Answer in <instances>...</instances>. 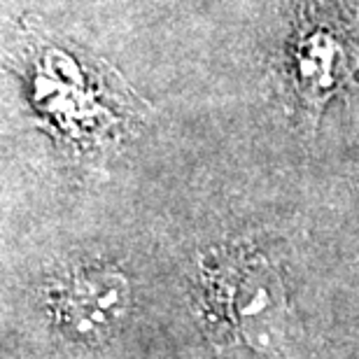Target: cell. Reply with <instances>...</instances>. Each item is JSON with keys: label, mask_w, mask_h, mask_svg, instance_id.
I'll return each instance as SVG.
<instances>
[{"label": "cell", "mask_w": 359, "mask_h": 359, "mask_svg": "<svg viewBox=\"0 0 359 359\" xmlns=\"http://www.w3.org/2000/svg\"><path fill=\"white\" fill-rule=\"evenodd\" d=\"M128 306L131 285L126 276L103 264L73 269L52 290L56 325L80 343H98L117 332Z\"/></svg>", "instance_id": "obj_3"}, {"label": "cell", "mask_w": 359, "mask_h": 359, "mask_svg": "<svg viewBox=\"0 0 359 359\" xmlns=\"http://www.w3.org/2000/svg\"><path fill=\"white\" fill-rule=\"evenodd\" d=\"M287 73L301 105L320 114L359 77V0H311L287 52Z\"/></svg>", "instance_id": "obj_2"}, {"label": "cell", "mask_w": 359, "mask_h": 359, "mask_svg": "<svg viewBox=\"0 0 359 359\" xmlns=\"http://www.w3.org/2000/svg\"><path fill=\"white\" fill-rule=\"evenodd\" d=\"M229 304L236 329L248 346L273 350L285 329V292L262 262H238L229 273Z\"/></svg>", "instance_id": "obj_4"}, {"label": "cell", "mask_w": 359, "mask_h": 359, "mask_svg": "<svg viewBox=\"0 0 359 359\" xmlns=\"http://www.w3.org/2000/svg\"><path fill=\"white\" fill-rule=\"evenodd\" d=\"M5 68L24 82L33 110L68 145L103 149L145 110V100L103 56L24 17L5 47Z\"/></svg>", "instance_id": "obj_1"}]
</instances>
